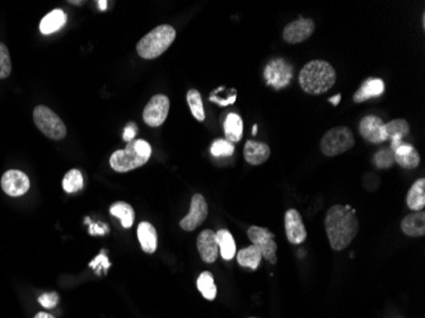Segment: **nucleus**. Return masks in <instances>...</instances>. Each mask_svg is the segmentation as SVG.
Instances as JSON below:
<instances>
[{
    "mask_svg": "<svg viewBox=\"0 0 425 318\" xmlns=\"http://www.w3.org/2000/svg\"><path fill=\"white\" fill-rule=\"evenodd\" d=\"M89 266L92 267V269H95L96 272L97 274H100V269H105V270H107L108 267H110V261H108V258L101 253L100 256H97V258L89 264Z\"/></svg>",
    "mask_w": 425,
    "mask_h": 318,
    "instance_id": "35",
    "label": "nucleus"
},
{
    "mask_svg": "<svg viewBox=\"0 0 425 318\" xmlns=\"http://www.w3.org/2000/svg\"><path fill=\"white\" fill-rule=\"evenodd\" d=\"M188 103H189L191 114L195 117L197 121H204L205 120V111H204V103L202 100V95L199 93L197 89H190L188 92Z\"/></svg>",
    "mask_w": 425,
    "mask_h": 318,
    "instance_id": "29",
    "label": "nucleus"
},
{
    "mask_svg": "<svg viewBox=\"0 0 425 318\" xmlns=\"http://www.w3.org/2000/svg\"><path fill=\"white\" fill-rule=\"evenodd\" d=\"M243 156L246 162L250 163L252 166H260L269 159L270 148L266 143L247 140L243 150Z\"/></svg>",
    "mask_w": 425,
    "mask_h": 318,
    "instance_id": "16",
    "label": "nucleus"
},
{
    "mask_svg": "<svg viewBox=\"0 0 425 318\" xmlns=\"http://www.w3.org/2000/svg\"><path fill=\"white\" fill-rule=\"evenodd\" d=\"M355 144L351 130L346 126H336L325 133L321 139V152L326 157H336L351 150Z\"/></svg>",
    "mask_w": 425,
    "mask_h": 318,
    "instance_id": "5",
    "label": "nucleus"
},
{
    "mask_svg": "<svg viewBox=\"0 0 425 318\" xmlns=\"http://www.w3.org/2000/svg\"><path fill=\"white\" fill-rule=\"evenodd\" d=\"M83 176L79 169H70L68 173L63 180V189L65 190L69 194H73L79 191L83 187Z\"/></svg>",
    "mask_w": 425,
    "mask_h": 318,
    "instance_id": "30",
    "label": "nucleus"
},
{
    "mask_svg": "<svg viewBox=\"0 0 425 318\" xmlns=\"http://www.w3.org/2000/svg\"><path fill=\"white\" fill-rule=\"evenodd\" d=\"M30 178L26 173L18 169H9L1 177V189L12 197L25 195L30 190Z\"/></svg>",
    "mask_w": 425,
    "mask_h": 318,
    "instance_id": "11",
    "label": "nucleus"
},
{
    "mask_svg": "<svg viewBox=\"0 0 425 318\" xmlns=\"http://www.w3.org/2000/svg\"><path fill=\"white\" fill-rule=\"evenodd\" d=\"M208 217V204L203 195L196 194L191 197L189 214L180 222V227L183 230L192 232L200 227Z\"/></svg>",
    "mask_w": 425,
    "mask_h": 318,
    "instance_id": "10",
    "label": "nucleus"
},
{
    "mask_svg": "<svg viewBox=\"0 0 425 318\" xmlns=\"http://www.w3.org/2000/svg\"><path fill=\"white\" fill-rule=\"evenodd\" d=\"M98 7H100V9H102V11H105V9H106V8H107V1H105V0H103V1H98Z\"/></svg>",
    "mask_w": 425,
    "mask_h": 318,
    "instance_id": "41",
    "label": "nucleus"
},
{
    "mask_svg": "<svg viewBox=\"0 0 425 318\" xmlns=\"http://www.w3.org/2000/svg\"><path fill=\"white\" fill-rule=\"evenodd\" d=\"M257 134V125H254L252 128V135H256Z\"/></svg>",
    "mask_w": 425,
    "mask_h": 318,
    "instance_id": "42",
    "label": "nucleus"
},
{
    "mask_svg": "<svg viewBox=\"0 0 425 318\" xmlns=\"http://www.w3.org/2000/svg\"><path fill=\"white\" fill-rule=\"evenodd\" d=\"M284 224H285V233L287 238L292 244H303L307 238V230L303 223V219L301 217L299 211L296 209L287 210L284 216Z\"/></svg>",
    "mask_w": 425,
    "mask_h": 318,
    "instance_id": "14",
    "label": "nucleus"
},
{
    "mask_svg": "<svg viewBox=\"0 0 425 318\" xmlns=\"http://www.w3.org/2000/svg\"><path fill=\"white\" fill-rule=\"evenodd\" d=\"M268 84L275 89L287 87L293 77V68L289 62L284 59L271 60L263 72Z\"/></svg>",
    "mask_w": 425,
    "mask_h": 318,
    "instance_id": "8",
    "label": "nucleus"
},
{
    "mask_svg": "<svg viewBox=\"0 0 425 318\" xmlns=\"http://www.w3.org/2000/svg\"><path fill=\"white\" fill-rule=\"evenodd\" d=\"M110 213L114 216V217L119 218L122 225L124 228H131L133 224H134V219H136V213L131 205H129L126 203H115L111 208H110Z\"/></svg>",
    "mask_w": 425,
    "mask_h": 318,
    "instance_id": "27",
    "label": "nucleus"
},
{
    "mask_svg": "<svg viewBox=\"0 0 425 318\" xmlns=\"http://www.w3.org/2000/svg\"><path fill=\"white\" fill-rule=\"evenodd\" d=\"M105 227V225H103ZM108 230H102L101 224H91L89 233L91 234H105Z\"/></svg>",
    "mask_w": 425,
    "mask_h": 318,
    "instance_id": "38",
    "label": "nucleus"
},
{
    "mask_svg": "<svg viewBox=\"0 0 425 318\" xmlns=\"http://www.w3.org/2000/svg\"><path fill=\"white\" fill-rule=\"evenodd\" d=\"M406 204L407 206L415 211L424 209L425 206V180L419 178L417 183H414L407 195H406Z\"/></svg>",
    "mask_w": 425,
    "mask_h": 318,
    "instance_id": "23",
    "label": "nucleus"
},
{
    "mask_svg": "<svg viewBox=\"0 0 425 318\" xmlns=\"http://www.w3.org/2000/svg\"><path fill=\"white\" fill-rule=\"evenodd\" d=\"M340 100H341V95L339 93V95H335V97H331V98H329V102L332 103L334 106H338L339 103H340Z\"/></svg>",
    "mask_w": 425,
    "mask_h": 318,
    "instance_id": "39",
    "label": "nucleus"
},
{
    "mask_svg": "<svg viewBox=\"0 0 425 318\" xmlns=\"http://www.w3.org/2000/svg\"><path fill=\"white\" fill-rule=\"evenodd\" d=\"M210 152L216 158L230 157L235 153V145H233V143L228 142L227 139H218L211 144Z\"/></svg>",
    "mask_w": 425,
    "mask_h": 318,
    "instance_id": "32",
    "label": "nucleus"
},
{
    "mask_svg": "<svg viewBox=\"0 0 425 318\" xmlns=\"http://www.w3.org/2000/svg\"><path fill=\"white\" fill-rule=\"evenodd\" d=\"M12 72V62H11V55L8 51L7 46L0 42V79H6Z\"/></svg>",
    "mask_w": 425,
    "mask_h": 318,
    "instance_id": "33",
    "label": "nucleus"
},
{
    "mask_svg": "<svg viewBox=\"0 0 425 318\" xmlns=\"http://www.w3.org/2000/svg\"><path fill=\"white\" fill-rule=\"evenodd\" d=\"M263 260V255L256 246L251 244L237 253V261L242 267H249L251 270H256Z\"/></svg>",
    "mask_w": 425,
    "mask_h": 318,
    "instance_id": "26",
    "label": "nucleus"
},
{
    "mask_svg": "<svg viewBox=\"0 0 425 318\" xmlns=\"http://www.w3.org/2000/svg\"><path fill=\"white\" fill-rule=\"evenodd\" d=\"M298 81L306 93L322 95L335 86L336 72L327 61H310L301 70Z\"/></svg>",
    "mask_w": 425,
    "mask_h": 318,
    "instance_id": "2",
    "label": "nucleus"
},
{
    "mask_svg": "<svg viewBox=\"0 0 425 318\" xmlns=\"http://www.w3.org/2000/svg\"><path fill=\"white\" fill-rule=\"evenodd\" d=\"M169 112V98L164 95H155L143 111V120L148 126L158 128L166 121Z\"/></svg>",
    "mask_w": 425,
    "mask_h": 318,
    "instance_id": "9",
    "label": "nucleus"
},
{
    "mask_svg": "<svg viewBox=\"0 0 425 318\" xmlns=\"http://www.w3.org/2000/svg\"><path fill=\"white\" fill-rule=\"evenodd\" d=\"M67 23V14L61 9H55L46 14L40 22V31L42 34H51L59 31Z\"/></svg>",
    "mask_w": 425,
    "mask_h": 318,
    "instance_id": "22",
    "label": "nucleus"
},
{
    "mask_svg": "<svg viewBox=\"0 0 425 318\" xmlns=\"http://www.w3.org/2000/svg\"><path fill=\"white\" fill-rule=\"evenodd\" d=\"M325 228L330 241L331 249H346L359 232L357 211L351 205H334L326 213Z\"/></svg>",
    "mask_w": 425,
    "mask_h": 318,
    "instance_id": "1",
    "label": "nucleus"
},
{
    "mask_svg": "<svg viewBox=\"0 0 425 318\" xmlns=\"http://www.w3.org/2000/svg\"><path fill=\"white\" fill-rule=\"evenodd\" d=\"M250 318H257V317H250Z\"/></svg>",
    "mask_w": 425,
    "mask_h": 318,
    "instance_id": "43",
    "label": "nucleus"
},
{
    "mask_svg": "<svg viewBox=\"0 0 425 318\" xmlns=\"http://www.w3.org/2000/svg\"><path fill=\"white\" fill-rule=\"evenodd\" d=\"M401 230L409 237H423L425 234L424 210L409 214L401 222Z\"/></svg>",
    "mask_w": 425,
    "mask_h": 318,
    "instance_id": "19",
    "label": "nucleus"
},
{
    "mask_svg": "<svg viewBox=\"0 0 425 318\" xmlns=\"http://www.w3.org/2000/svg\"><path fill=\"white\" fill-rule=\"evenodd\" d=\"M395 163L400 164L403 168H417L420 164L418 150H415L412 144L403 143L398 150H395Z\"/></svg>",
    "mask_w": 425,
    "mask_h": 318,
    "instance_id": "20",
    "label": "nucleus"
},
{
    "mask_svg": "<svg viewBox=\"0 0 425 318\" xmlns=\"http://www.w3.org/2000/svg\"><path fill=\"white\" fill-rule=\"evenodd\" d=\"M385 130L387 140H391L390 148L395 152L403 144V139L409 135L410 125L404 119H396L385 124Z\"/></svg>",
    "mask_w": 425,
    "mask_h": 318,
    "instance_id": "17",
    "label": "nucleus"
},
{
    "mask_svg": "<svg viewBox=\"0 0 425 318\" xmlns=\"http://www.w3.org/2000/svg\"><path fill=\"white\" fill-rule=\"evenodd\" d=\"M176 39V29L169 25L155 27L145 34L136 45V51L143 59L152 60L167 51Z\"/></svg>",
    "mask_w": 425,
    "mask_h": 318,
    "instance_id": "4",
    "label": "nucleus"
},
{
    "mask_svg": "<svg viewBox=\"0 0 425 318\" xmlns=\"http://www.w3.org/2000/svg\"><path fill=\"white\" fill-rule=\"evenodd\" d=\"M216 244L219 247V252L222 258L230 261L236 255V242L235 238L230 234V230H221L216 233Z\"/></svg>",
    "mask_w": 425,
    "mask_h": 318,
    "instance_id": "25",
    "label": "nucleus"
},
{
    "mask_svg": "<svg viewBox=\"0 0 425 318\" xmlns=\"http://www.w3.org/2000/svg\"><path fill=\"white\" fill-rule=\"evenodd\" d=\"M34 318H55L54 316H51L50 313H46V312H40V313H37Z\"/></svg>",
    "mask_w": 425,
    "mask_h": 318,
    "instance_id": "40",
    "label": "nucleus"
},
{
    "mask_svg": "<svg viewBox=\"0 0 425 318\" xmlns=\"http://www.w3.org/2000/svg\"><path fill=\"white\" fill-rule=\"evenodd\" d=\"M224 134L225 139L230 143H238L242 139L243 121L241 116L237 114H228L224 120Z\"/></svg>",
    "mask_w": 425,
    "mask_h": 318,
    "instance_id": "24",
    "label": "nucleus"
},
{
    "mask_svg": "<svg viewBox=\"0 0 425 318\" xmlns=\"http://www.w3.org/2000/svg\"><path fill=\"white\" fill-rule=\"evenodd\" d=\"M247 236L250 238L254 246L261 252L263 258L268 260L270 264L275 265L277 263V246L275 242L274 233L265 228V227H257L252 225L247 230Z\"/></svg>",
    "mask_w": 425,
    "mask_h": 318,
    "instance_id": "7",
    "label": "nucleus"
},
{
    "mask_svg": "<svg viewBox=\"0 0 425 318\" xmlns=\"http://www.w3.org/2000/svg\"><path fill=\"white\" fill-rule=\"evenodd\" d=\"M39 303L45 308H54L59 303V296L55 291L45 293L39 298Z\"/></svg>",
    "mask_w": 425,
    "mask_h": 318,
    "instance_id": "34",
    "label": "nucleus"
},
{
    "mask_svg": "<svg viewBox=\"0 0 425 318\" xmlns=\"http://www.w3.org/2000/svg\"><path fill=\"white\" fill-rule=\"evenodd\" d=\"M138 238L142 246L143 251L147 253H155L158 244V236L157 230L152 224L148 222H143L138 227Z\"/></svg>",
    "mask_w": 425,
    "mask_h": 318,
    "instance_id": "21",
    "label": "nucleus"
},
{
    "mask_svg": "<svg viewBox=\"0 0 425 318\" xmlns=\"http://www.w3.org/2000/svg\"><path fill=\"white\" fill-rule=\"evenodd\" d=\"M197 250L204 263L213 264L218 258L219 247L216 244V233L213 230H205L197 237Z\"/></svg>",
    "mask_w": 425,
    "mask_h": 318,
    "instance_id": "15",
    "label": "nucleus"
},
{
    "mask_svg": "<svg viewBox=\"0 0 425 318\" xmlns=\"http://www.w3.org/2000/svg\"><path fill=\"white\" fill-rule=\"evenodd\" d=\"M359 133L365 140L372 144H381L387 140L385 122L376 115H368L362 119L359 122Z\"/></svg>",
    "mask_w": 425,
    "mask_h": 318,
    "instance_id": "12",
    "label": "nucleus"
},
{
    "mask_svg": "<svg viewBox=\"0 0 425 318\" xmlns=\"http://www.w3.org/2000/svg\"><path fill=\"white\" fill-rule=\"evenodd\" d=\"M152 156V147L148 142L138 139L128 143L126 148L116 150L110 158V164L116 172H129L139 168L148 162Z\"/></svg>",
    "mask_w": 425,
    "mask_h": 318,
    "instance_id": "3",
    "label": "nucleus"
},
{
    "mask_svg": "<svg viewBox=\"0 0 425 318\" xmlns=\"http://www.w3.org/2000/svg\"><path fill=\"white\" fill-rule=\"evenodd\" d=\"M197 289L203 294V297L208 300H214L216 297V285L214 283V277L209 271H204L197 278Z\"/></svg>",
    "mask_w": 425,
    "mask_h": 318,
    "instance_id": "28",
    "label": "nucleus"
},
{
    "mask_svg": "<svg viewBox=\"0 0 425 318\" xmlns=\"http://www.w3.org/2000/svg\"><path fill=\"white\" fill-rule=\"evenodd\" d=\"M209 100L211 102H216V105H219V106H222V107H224V106H230V105H232V103L237 100L236 92H235V93H232L228 100H218L216 95H210Z\"/></svg>",
    "mask_w": 425,
    "mask_h": 318,
    "instance_id": "37",
    "label": "nucleus"
},
{
    "mask_svg": "<svg viewBox=\"0 0 425 318\" xmlns=\"http://www.w3.org/2000/svg\"><path fill=\"white\" fill-rule=\"evenodd\" d=\"M385 92V83L379 78H368L354 93L353 100L357 103L368 101L371 98L379 97Z\"/></svg>",
    "mask_w": 425,
    "mask_h": 318,
    "instance_id": "18",
    "label": "nucleus"
},
{
    "mask_svg": "<svg viewBox=\"0 0 425 318\" xmlns=\"http://www.w3.org/2000/svg\"><path fill=\"white\" fill-rule=\"evenodd\" d=\"M316 25L310 18H299L297 20L290 22L287 25L283 31L284 40L288 44H301L303 41L308 40L312 34L315 32Z\"/></svg>",
    "mask_w": 425,
    "mask_h": 318,
    "instance_id": "13",
    "label": "nucleus"
},
{
    "mask_svg": "<svg viewBox=\"0 0 425 318\" xmlns=\"http://www.w3.org/2000/svg\"><path fill=\"white\" fill-rule=\"evenodd\" d=\"M136 133H138V126H136V124L130 122V124H128V126L125 128V130H124L122 139L126 143L133 142L134 138H136Z\"/></svg>",
    "mask_w": 425,
    "mask_h": 318,
    "instance_id": "36",
    "label": "nucleus"
},
{
    "mask_svg": "<svg viewBox=\"0 0 425 318\" xmlns=\"http://www.w3.org/2000/svg\"><path fill=\"white\" fill-rule=\"evenodd\" d=\"M373 164L379 169L391 168L395 164V152L391 148L378 150L373 156Z\"/></svg>",
    "mask_w": 425,
    "mask_h": 318,
    "instance_id": "31",
    "label": "nucleus"
},
{
    "mask_svg": "<svg viewBox=\"0 0 425 318\" xmlns=\"http://www.w3.org/2000/svg\"><path fill=\"white\" fill-rule=\"evenodd\" d=\"M34 121L37 129L53 140H61L67 135V128L63 120L46 106H36L34 110Z\"/></svg>",
    "mask_w": 425,
    "mask_h": 318,
    "instance_id": "6",
    "label": "nucleus"
}]
</instances>
